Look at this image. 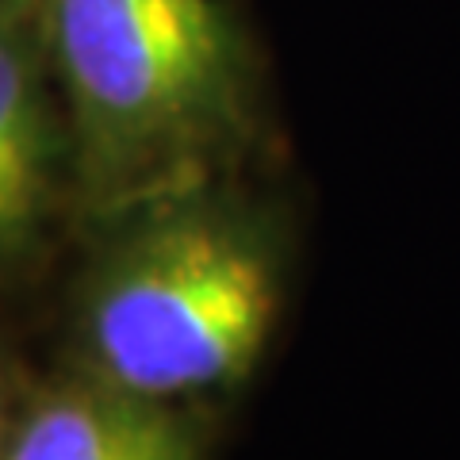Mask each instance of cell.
I'll return each mask as SVG.
<instances>
[{"label": "cell", "instance_id": "cell-3", "mask_svg": "<svg viewBox=\"0 0 460 460\" xmlns=\"http://www.w3.org/2000/svg\"><path fill=\"white\" fill-rule=\"evenodd\" d=\"M77 226L74 146L35 12L0 20V284Z\"/></svg>", "mask_w": 460, "mask_h": 460}, {"label": "cell", "instance_id": "cell-1", "mask_svg": "<svg viewBox=\"0 0 460 460\" xmlns=\"http://www.w3.org/2000/svg\"><path fill=\"white\" fill-rule=\"evenodd\" d=\"M74 146L77 226L284 162L272 69L242 0H35Z\"/></svg>", "mask_w": 460, "mask_h": 460}, {"label": "cell", "instance_id": "cell-5", "mask_svg": "<svg viewBox=\"0 0 460 460\" xmlns=\"http://www.w3.org/2000/svg\"><path fill=\"white\" fill-rule=\"evenodd\" d=\"M16 387H12V376H8V365L0 357V453H4V441H8V429H12V419H16Z\"/></svg>", "mask_w": 460, "mask_h": 460}, {"label": "cell", "instance_id": "cell-4", "mask_svg": "<svg viewBox=\"0 0 460 460\" xmlns=\"http://www.w3.org/2000/svg\"><path fill=\"white\" fill-rule=\"evenodd\" d=\"M204 414L62 365L16 407L0 460H208Z\"/></svg>", "mask_w": 460, "mask_h": 460}, {"label": "cell", "instance_id": "cell-6", "mask_svg": "<svg viewBox=\"0 0 460 460\" xmlns=\"http://www.w3.org/2000/svg\"><path fill=\"white\" fill-rule=\"evenodd\" d=\"M27 12H35V0H0V20L27 16Z\"/></svg>", "mask_w": 460, "mask_h": 460}, {"label": "cell", "instance_id": "cell-2", "mask_svg": "<svg viewBox=\"0 0 460 460\" xmlns=\"http://www.w3.org/2000/svg\"><path fill=\"white\" fill-rule=\"evenodd\" d=\"M84 230L66 365L208 407L246 384L280 326L299 219L277 172L142 199Z\"/></svg>", "mask_w": 460, "mask_h": 460}]
</instances>
